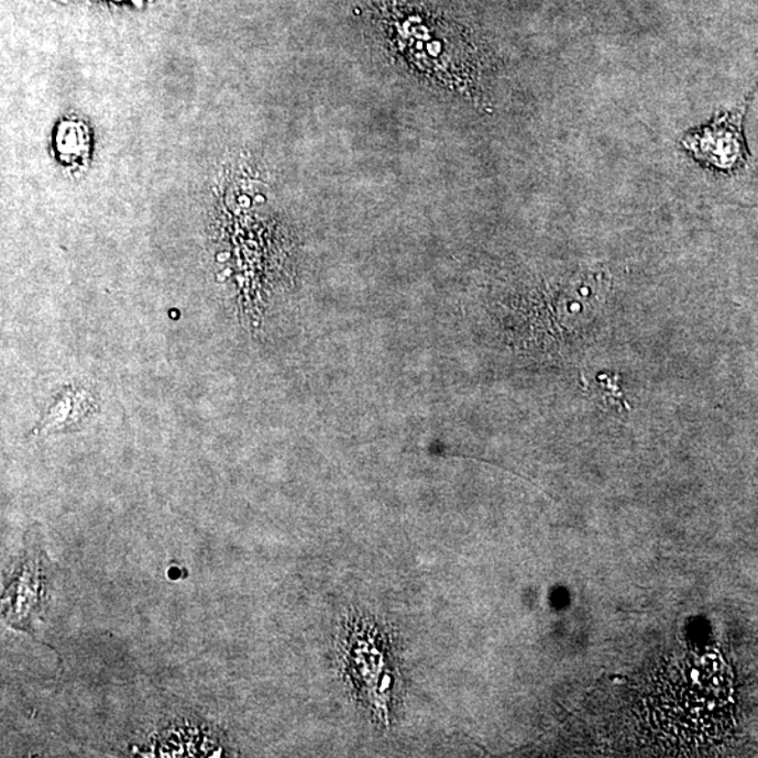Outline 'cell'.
<instances>
[{
  "label": "cell",
  "mask_w": 758,
  "mask_h": 758,
  "mask_svg": "<svg viewBox=\"0 0 758 758\" xmlns=\"http://www.w3.org/2000/svg\"><path fill=\"white\" fill-rule=\"evenodd\" d=\"M652 680V696L644 705L652 726L680 745H699L719 737L732 716L730 679L714 656L690 655L669 664Z\"/></svg>",
  "instance_id": "6da1fadb"
},
{
  "label": "cell",
  "mask_w": 758,
  "mask_h": 758,
  "mask_svg": "<svg viewBox=\"0 0 758 758\" xmlns=\"http://www.w3.org/2000/svg\"><path fill=\"white\" fill-rule=\"evenodd\" d=\"M12 576L4 582L2 617L7 627L33 635L48 603L51 562L39 537H25Z\"/></svg>",
  "instance_id": "7a4b0ae2"
},
{
  "label": "cell",
  "mask_w": 758,
  "mask_h": 758,
  "mask_svg": "<svg viewBox=\"0 0 758 758\" xmlns=\"http://www.w3.org/2000/svg\"><path fill=\"white\" fill-rule=\"evenodd\" d=\"M758 84L739 109L727 111L704 129L691 131L683 139V145L705 165L721 171L739 169L750 160L749 147L743 136V121L755 98Z\"/></svg>",
  "instance_id": "3957f363"
}]
</instances>
